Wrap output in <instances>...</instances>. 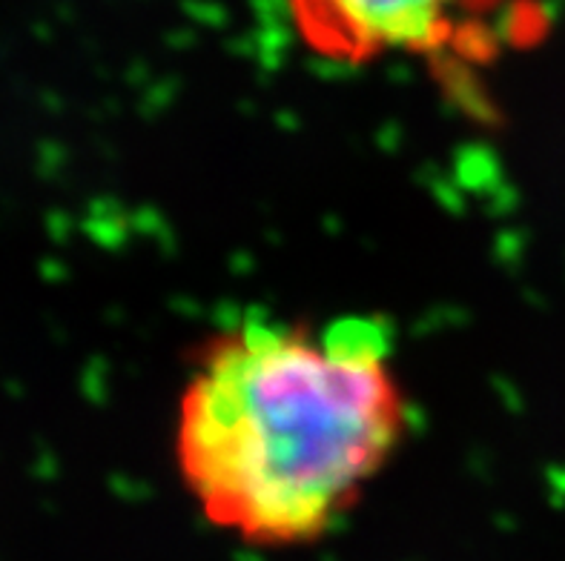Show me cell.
Instances as JSON below:
<instances>
[{
  "instance_id": "obj_1",
  "label": "cell",
  "mask_w": 565,
  "mask_h": 561,
  "mask_svg": "<svg viewBox=\"0 0 565 561\" xmlns=\"http://www.w3.org/2000/svg\"><path fill=\"white\" fill-rule=\"evenodd\" d=\"M405 427L387 324L250 316L195 355L176 462L213 527L256 547H299L357 508Z\"/></svg>"
},
{
  "instance_id": "obj_2",
  "label": "cell",
  "mask_w": 565,
  "mask_h": 561,
  "mask_svg": "<svg viewBox=\"0 0 565 561\" xmlns=\"http://www.w3.org/2000/svg\"><path fill=\"white\" fill-rule=\"evenodd\" d=\"M450 0H287L299 38L322 58L368 63L422 52L445 35Z\"/></svg>"
}]
</instances>
